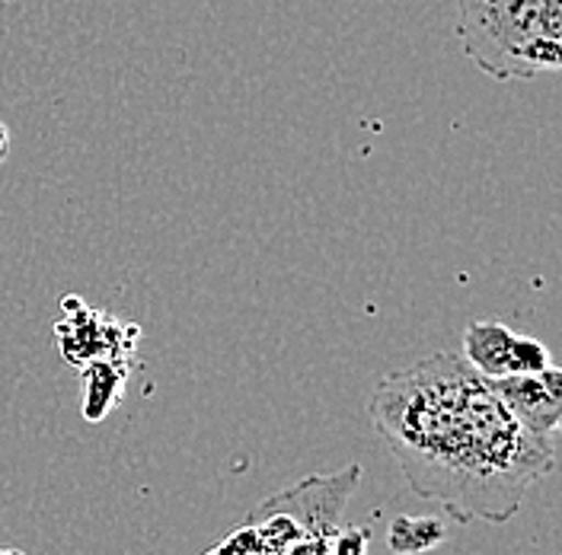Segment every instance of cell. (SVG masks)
<instances>
[{
	"label": "cell",
	"mask_w": 562,
	"mask_h": 555,
	"mask_svg": "<svg viewBox=\"0 0 562 555\" xmlns=\"http://www.w3.org/2000/svg\"><path fill=\"white\" fill-rule=\"evenodd\" d=\"M467 58L498 83L562 68V0H457Z\"/></svg>",
	"instance_id": "cell-2"
},
{
	"label": "cell",
	"mask_w": 562,
	"mask_h": 555,
	"mask_svg": "<svg viewBox=\"0 0 562 555\" xmlns=\"http://www.w3.org/2000/svg\"><path fill=\"white\" fill-rule=\"evenodd\" d=\"M132 367L135 361H100L83 374V386H87V396H83V416L87 421H103L122 399V389L132 377Z\"/></svg>",
	"instance_id": "cell-6"
},
{
	"label": "cell",
	"mask_w": 562,
	"mask_h": 555,
	"mask_svg": "<svg viewBox=\"0 0 562 555\" xmlns=\"http://www.w3.org/2000/svg\"><path fill=\"white\" fill-rule=\"evenodd\" d=\"M368 412L409 488L460 523H508L557 469L560 438L530 431L451 351L384 377Z\"/></svg>",
	"instance_id": "cell-1"
},
{
	"label": "cell",
	"mask_w": 562,
	"mask_h": 555,
	"mask_svg": "<svg viewBox=\"0 0 562 555\" xmlns=\"http://www.w3.org/2000/svg\"><path fill=\"white\" fill-rule=\"evenodd\" d=\"M448 530L438 518H396L386 530V543L396 555H422L438 550Z\"/></svg>",
	"instance_id": "cell-7"
},
{
	"label": "cell",
	"mask_w": 562,
	"mask_h": 555,
	"mask_svg": "<svg viewBox=\"0 0 562 555\" xmlns=\"http://www.w3.org/2000/svg\"><path fill=\"white\" fill-rule=\"evenodd\" d=\"M502 403L512 409V416L525 421L530 431L543 438H560L562 424V371L557 364L537 371V374H512L492 381Z\"/></svg>",
	"instance_id": "cell-5"
},
{
	"label": "cell",
	"mask_w": 562,
	"mask_h": 555,
	"mask_svg": "<svg viewBox=\"0 0 562 555\" xmlns=\"http://www.w3.org/2000/svg\"><path fill=\"white\" fill-rule=\"evenodd\" d=\"M55 339L70 367L87 371L100 361H135L140 329L87 307L80 297H65V316L55 322Z\"/></svg>",
	"instance_id": "cell-3"
},
{
	"label": "cell",
	"mask_w": 562,
	"mask_h": 555,
	"mask_svg": "<svg viewBox=\"0 0 562 555\" xmlns=\"http://www.w3.org/2000/svg\"><path fill=\"white\" fill-rule=\"evenodd\" d=\"M7 154H10V132H7V125L0 122V163L7 160Z\"/></svg>",
	"instance_id": "cell-8"
},
{
	"label": "cell",
	"mask_w": 562,
	"mask_h": 555,
	"mask_svg": "<svg viewBox=\"0 0 562 555\" xmlns=\"http://www.w3.org/2000/svg\"><path fill=\"white\" fill-rule=\"evenodd\" d=\"M209 555H234V553H231V550H227L224 543H217V546H214V550H211Z\"/></svg>",
	"instance_id": "cell-9"
},
{
	"label": "cell",
	"mask_w": 562,
	"mask_h": 555,
	"mask_svg": "<svg viewBox=\"0 0 562 555\" xmlns=\"http://www.w3.org/2000/svg\"><path fill=\"white\" fill-rule=\"evenodd\" d=\"M460 358L486 381L512 377V374H537L553 364L550 351L540 339L518 336L495 319H480L467 326Z\"/></svg>",
	"instance_id": "cell-4"
},
{
	"label": "cell",
	"mask_w": 562,
	"mask_h": 555,
	"mask_svg": "<svg viewBox=\"0 0 562 555\" xmlns=\"http://www.w3.org/2000/svg\"><path fill=\"white\" fill-rule=\"evenodd\" d=\"M0 555H20L16 550H0Z\"/></svg>",
	"instance_id": "cell-10"
}]
</instances>
